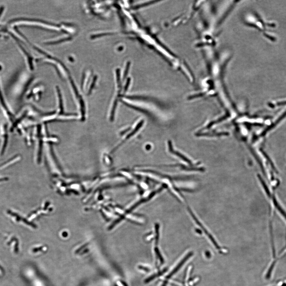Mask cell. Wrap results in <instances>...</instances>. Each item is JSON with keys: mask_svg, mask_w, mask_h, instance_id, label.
<instances>
[{"mask_svg": "<svg viewBox=\"0 0 286 286\" xmlns=\"http://www.w3.org/2000/svg\"><path fill=\"white\" fill-rule=\"evenodd\" d=\"M258 177L259 180H260L261 183H262L263 187H264V189H265V191L266 192L267 194V195H268V196L269 197L271 195L270 193L269 190L266 184H265V182H264V180H263V179H262V177H261L260 175H259L258 176Z\"/></svg>", "mask_w": 286, "mask_h": 286, "instance_id": "obj_4", "label": "cell"}, {"mask_svg": "<svg viewBox=\"0 0 286 286\" xmlns=\"http://www.w3.org/2000/svg\"><path fill=\"white\" fill-rule=\"evenodd\" d=\"M188 210L189 211L190 214L191 215L192 217H193V219H194V220L195 221V222H196V223H197V224H198V225H199V226H200L202 229L203 230L205 234H206V235L208 236V237H209V239L211 240V242H212L214 244V245L216 247L218 248V249H219V246L218 245V244H217L216 242L215 241V240L214 239V238H213V237L212 235H211L210 233H209V232H208V231H207L206 229L205 228L204 226L203 225H202V224L201 223L199 222V220H198L197 218L196 217L195 215L193 213V211H192L191 209H190V208H188Z\"/></svg>", "mask_w": 286, "mask_h": 286, "instance_id": "obj_1", "label": "cell"}, {"mask_svg": "<svg viewBox=\"0 0 286 286\" xmlns=\"http://www.w3.org/2000/svg\"><path fill=\"white\" fill-rule=\"evenodd\" d=\"M143 123H144V120H142V121H140V123L138 124V125H137L136 127V128H135L134 130L130 134H129L127 136V137H126V138H125L123 142H122L121 143H120V144L118 145V147L120 146V145H121L122 143H124L125 141H126V140H128V139H129V138H130V137L132 136H133L138 131V129H140V128H141V127H142V125H143Z\"/></svg>", "mask_w": 286, "mask_h": 286, "instance_id": "obj_2", "label": "cell"}, {"mask_svg": "<svg viewBox=\"0 0 286 286\" xmlns=\"http://www.w3.org/2000/svg\"><path fill=\"white\" fill-rule=\"evenodd\" d=\"M4 144H3V148L2 149L1 154H3L5 152V148H6V145L8 141V135L7 133L5 134V138H4Z\"/></svg>", "mask_w": 286, "mask_h": 286, "instance_id": "obj_6", "label": "cell"}, {"mask_svg": "<svg viewBox=\"0 0 286 286\" xmlns=\"http://www.w3.org/2000/svg\"><path fill=\"white\" fill-rule=\"evenodd\" d=\"M273 201H274V205H275V206H276L277 209L279 210V211L280 213H281V214L283 216V217H284L286 219V213L284 211L283 209H282V208L280 205L279 204H278V202H277V201L276 200V199H275V198L273 199Z\"/></svg>", "mask_w": 286, "mask_h": 286, "instance_id": "obj_3", "label": "cell"}, {"mask_svg": "<svg viewBox=\"0 0 286 286\" xmlns=\"http://www.w3.org/2000/svg\"><path fill=\"white\" fill-rule=\"evenodd\" d=\"M117 100H115L114 101V105H113V109H112L111 114V120L113 121L114 119V113H115V110H116V106H117Z\"/></svg>", "mask_w": 286, "mask_h": 286, "instance_id": "obj_5", "label": "cell"}]
</instances>
